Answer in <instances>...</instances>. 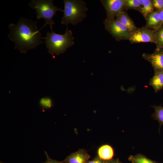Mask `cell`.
I'll use <instances>...</instances> for the list:
<instances>
[{"label": "cell", "mask_w": 163, "mask_h": 163, "mask_svg": "<svg viewBox=\"0 0 163 163\" xmlns=\"http://www.w3.org/2000/svg\"><path fill=\"white\" fill-rule=\"evenodd\" d=\"M36 22L22 17L16 24H9L10 32L8 37L14 42V49H18L21 53H25L43 42L41 40L42 37L40 30H37Z\"/></svg>", "instance_id": "cell-1"}, {"label": "cell", "mask_w": 163, "mask_h": 163, "mask_svg": "<svg viewBox=\"0 0 163 163\" xmlns=\"http://www.w3.org/2000/svg\"><path fill=\"white\" fill-rule=\"evenodd\" d=\"M158 11L161 26L163 24V9Z\"/></svg>", "instance_id": "cell-24"}, {"label": "cell", "mask_w": 163, "mask_h": 163, "mask_svg": "<svg viewBox=\"0 0 163 163\" xmlns=\"http://www.w3.org/2000/svg\"><path fill=\"white\" fill-rule=\"evenodd\" d=\"M105 163H123L121 162L118 158L115 159H112L111 160L106 161Z\"/></svg>", "instance_id": "cell-23"}, {"label": "cell", "mask_w": 163, "mask_h": 163, "mask_svg": "<svg viewBox=\"0 0 163 163\" xmlns=\"http://www.w3.org/2000/svg\"><path fill=\"white\" fill-rule=\"evenodd\" d=\"M114 151L110 145L106 144L100 146L97 151V156L104 161H108L113 159Z\"/></svg>", "instance_id": "cell-13"}, {"label": "cell", "mask_w": 163, "mask_h": 163, "mask_svg": "<svg viewBox=\"0 0 163 163\" xmlns=\"http://www.w3.org/2000/svg\"><path fill=\"white\" fill-rule=\"evenodd\" d=\"M145 19L146 24L145 26L149 30L154 31L161 26L158 12L157 10H154L150 13Z\"/></svg>", "instance_id": "cell-10"}, {"label": "cell", "mask_w": 163, "mask_h": 163, "mask_svg": "<svg viewBox=\"0 0 163 163\" xmlns=\"http://www.w3.org/2000/svg\"><path fill=\"white\" fill-rule=\"evenodd\" d=\"M90 156L86 150L80 149L72 152L61 162L63 163H88Z\"/></svg>", "instance_id": "cell-9"}, {"label": "cell", "mask_w": 163, "mask_h": 163, "mask_svg": "<svg viewBox=\"0 0 163 163\" xmlns=\"http://www.w3.org/2000/svg\"><path fill=\"white\" fill-rule=\"evenodd\" d=\"M40 105L43 107L48 108L52 106V102L51 99L49 98H43L40 101Z\"/></svg>", "instance_id": "cell-19"}, {"label": "cell", "mask_w": 163, "mask_h": 163, "mask_svg": "<svg viewBox=\"0 0 163 163\" xmlns=\"http://www.w3.org/2000/svg\"><path fill=\"white\" fill-rule=\"evenodd\" d=\"M141 7L139 0H125V10L131 9L139 11Z\"/></svg>", "instance_id": "cell-18"}, {"label": "cell", "mask_w": 163, "mask_h": 163, "mask_svg": "<svg viewBox=\"0 0 163 163\" xmlns=\"http://www.w3.org/2000/svg\"><path fill=\"white\" fill-rule=\"evenodd\" d=\"M154 9L159 11L163 9V0H152Z\"/></svg>", "instance_id": "cell-20"}, {"label": "cell", "mask_w": 163, "mask_h": 163, "mask_svg": "<svg viewBox=\"0 0 163 163\" xmlns=\"http://www.w3.org/2000/svg\"><path fill=\"white\" fill-rule=\"evenodd\" d=\"M142 57L151 63L154 72L163 71V49L155 50L151 54L143 53Z\"/></svg>", "instance_id": "cell-8"}, {"label": "cell", "mask_w": 163, "mask_h": 163, "mask_svg": "<svg viewBox=\"0 0 163 163\" xmlns=\"http://www.w3.org/2000/svg\"><path fill=\"white\" fill-rule=\"evenodd\" d=\"M149 84L155 93L161 90L163 88V71L154 72V75L150 79Z\"/></svg>", "instance_id": "cell-12"}, {"label": "cell", "mask_w": 163, "mask_h": 163, "mask_svg": "<svg viewBox=\"0 0 163 163\" xmlns=\"http://www.w3.org/2000/svg\"><path fill=\"white\" fill-rule=\"evenodd\" d=\"M45 153L46 156V160L45 162L42 163H63L61 161H59L51 158L46 152L45 151Z\"/></svg>", "instance_id": "cell-21"}, {"label": "cell", "mask_w": 163, "mask_h": 163, "mask_svg": "<svg viewBox=\"0 0 163 163\" xmlns=\"http://www.w3.org/2000/svg\"><path fill=\"white\" fill-rule=\"evenodd\" d=\"M154 11L152 0H145L144 5L141 7L139 12L145 19L148 14Z\"/></svg>", "instance_id": "cell-16"}, {"label": "cell", "mask_w": 163, "mask_h": 163, "mask_svg": "<svg viewBox=\"0 0 163 163\" xmlns=\"http://www.w3.org/2000/svg\"><path fill=\"white\" fill-rule=\"evenodd\" d=\"M106 161L100 158L97 156H96L93 160H89L88 163H105Z\"/></svg>", "instance_id": "cell-22"}, {"label": "cell", "mask_w": 163, "mask_h": 163, "mask_svg": "<svg viewBox=\"0 0 163 163\" xmlns=\"http://www.w3.org/2000/svg\"><path fill=\"white\" fill-rule=\"evenodd\" d=\"M128 159L129 161L134 163H158L140 154H137L135 155H130Z\"/></svg>", "instance_id": "cell-14"}, {"label": "cell", "mask_w": 163, "mask_h": 163, "mask_svg": "<svg viewBox=\"0 0 163 163\" xmlns=\"http://www.w3.org/2000/svg\"><path fill=\"white\" fill-rule=\"evenodd\" d=\"M63 15L61 23L67 26L71 24L76 25L82 22L87 17L88 10L86 4L83 0H64Z\"/></svg>", "instance_id": "cell-3"}, {"label": "cell", "mask_w": 163, "mask_h": 163, "mask_svg": "<svg viewBox=\"0 0 163 163\" xmlns=\"http://www.w3.org/2000/svg\"><path fill=\"white\" fill-rule=\"evenodd\" d=\"M116 18L128 30L130 33L136 30L138 28L136 26L133 20L125 12L119 14Z\"/></svg>", "instance_id": "cell-11"}, {"label": "cell", "mask_w": 163, "mask_h": 163, "mask_svg": "<svg viewBox=\"0 0 163 163\" xmlns=\"http://www.w3.org/2000/svg\"><path fill=\"white\" fill-rule=\"evenodd\" d=\"M100 2L106 11V19L115 18L119 14L125 12V0H101Z\"/></svg>", "instance_id": "cell-7"}, {"label": "cell", "mask_w": 163, "mask_h": 163, "mask_svg": "<svg viewBox=\"0 0 163 163\" xmlns=\"http://www.w3.org/2000/svg\"><path fill=\"white\" fill-rule=\"evenodd\" d=\"M155 110L152 117L154 120H157L159 124V131L161 126L163 125V107L161 105L152 106Z\"/></svg>", "instance_id": "cell-15"}, {"label": "cell", "mask_w": 163, "mask_h": 163, "mask_svg": "<svg viewBox=\"0 0 163 163\" xmlns=\"http://www.w3.org/2000/svg\"><path fill=\"white\" fill-rule=\"evenodd\" d=\"M51 29V32H48L46 36L42 37L48 52L52 55H59L64 53L66 50L74 44V37L72 31L68 27L64 34H58Z\"/></svg>", "instance_id": "cell-2"}, {"label": "cell", "mask_w": 163, "mask_h": 163, "mask_svg": "<svg viewBox=\"0 0 163 163\" xmlns=\"http://www.w3.org/2000/svg\"><path fill=\"white\" fill-rule=\"evenodd\" d=\"M132 163H133V162H132Z\"/></svg>", "instance_id": "cell-26"}, {"label": "cell", "mask_w": 163, "mask_h": 163, "mask_svg": "<svg viewBox=\"0 0 163 163\" xmlns=\"http://www.w3.org/2000/svg\"><path fill=\"white\" fill-rule=\"evenodd\" d=\"M103 23L105 30L117 41L129 40L130 32L116 18L105 19Z\"/></svg>", "instance_id": "cell-5"}, {"label": "cell", "mask_w": 163, "mask_h": 163, "mask_svg": "<svg viewBox=\"0 0 163 163\" xmlns=\"http://www.w3.org/2000/svg\"><path fill=\"white\" fill-rule=\"evenodd\" d=\"M131 43H152L156 44V39L153 31L144 26L138 28L130 33L129 39Z\"/></svg>", "instance_id": "cell-6"}, {"label": "cell", "mask_w": 163, "mask_h": 163, "mask_svg": "<svg viewBox=\"0 0 163 163\" xmlns=\"http://www.w3.org/2000/svg\"><path fill=\"white\" fill-rule=\"evenodd\" d=\"M52 0H32L29 5L32 9L36 10L37 18L38 19L43 18L45 23L40 30L48 24L51 29L52 26L55 24L53 18L57 11H63L61 8H58L53 5Z\"/></svg>", "instance_id": "cell-4"}, {"label": "cell", "mask_w": 163, "mask_h": 163, "mask_svg": "<svg viewBox=\"0 0 163 163\" xmlns=\"http://www.w3.org/2000/svg\"><path fill=\"white\" fill-rule=\"evenodd\" d=\"M0 163H3V162L1 161L0 162Z\"/></svg>", "instance_id": "cell-25"}, {"label": "cell", "mask_w": 163, "mask_h": 163, "mask_svg": "<svg viewBox=\"0 0 163 163\" xmlns=\"http://www.w3.org/2000/svg\"><path fill=\"white\" fill-rule=\"evenodd\" d=\"M156 39V50L163 49V24L154 31Z\"/></svg>", "instance_id": "cell-17"}]
</instances>
